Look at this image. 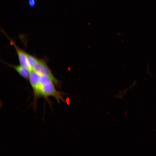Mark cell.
<instances>
[{"label": "cell", "instance_id": "1", "mask_svg": "<svg viewBox=\"0 0 156 156\" xmlns=\"http://www.w3.org/2000/svg\"><path fill=\"white\" fill-rule=\"evenodd\" d=\"M40 97L45 99L49 104L51 103L48 99L50 96L54 97L59 103L60 100L64 102L62 96V93L56 90L54 82L50 78L47 76H40Z\"/></svg>", "mask_w": 156, "mask_h": 156}, {"label": "cell", "instance_id": "2", "mask_svg": "<svg viewBox=\"0 0 156 156\" xmlns=\"http://www.w3.org/2000/svg\"><path fill=\"white\" fill-rule=\"evenodd\" d=\"M32 70L40 76H47L50 78L57 86L60 82L52 74L46 62L43 60L38 59L32 67Z\"/></svg>", "mask_w": 156, "mask_h": 156}, {"label": "cell", "instance_id": "3", "mask_svg": "<svg viewBox=\"0 0 156 156\" xmlns=\"http://www.w3.org/2000/svg\"><path fill=\"white\" fill-rule=\"evenodd\" d=\"M40 76L33 70H30L29 80L33 89L34 95V109L37 106V99L40 98Z\"/></svg>", "mask_w": 156, "mask_h": 156}, {"label": "cell", "instance_id": "4", "mask_svg": "<svg viewBox=\"0 0 156 156\" xmlns=\"http://www.w3.org/2000/svg\"><path fill=\"white\" fill-rule=\"evenodd\" d=\"M10 40L11 42L13 43L16 51L20 65L27 68L31 70L27 62V53L17 47L13 42H12L11 40Z\"/></svg>", "mask_w": 156, "mask_h": 156}, {"label": "cell", "instance_id": "5", "mask_svg": "<svg viewBox=\"0 0 156 156\" xmlns=\"http://www.w3.org/2000/svg\"><path fill=\"white\" fill-rule=\"evenodd\" d=\"M10 66L22 77L26 79H29L30 73L29 69L20 65Z\"/></svg>", "mask_w": 156, "mask_h": 156}, {"label": "cell", "instance_id": "6", "mask_svg": "<svg viewBox=\"0 0 156 156\" xmlns=\"http://www.w3.org/2000/svg\"><path fill=\"white\" fill-rule=\"evenodd\" d=\"M27 59L30 70H32V67L37 62L38 58L27 53Z\"/></svg>", "mask_w": 156, "mask_h": 156}, {"label": "cell", "instance_id": "7", "mask_svg": "<svg viewBox=\"0 0 156 156\" xmlns=\"http://www.w3.org/2000/svg\"><path fill=\"white\" fill-rule=\"evenodd\" d=\"M36 0H29L28 4L30 7H33L36 4Z\"/></svg>", "mask_w": 156, "mask_h": 156}]
</instances>
